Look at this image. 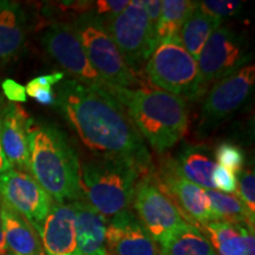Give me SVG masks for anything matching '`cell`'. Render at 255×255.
Instances as JSON below:
<instances>
[{"instance_id": "cell-4", "label": "cell", "mask_w": 255, "mask_h": 255, "mask_svg": "<svg viewBox=\"0 0 255 255\" xmlns=\"http://www.w3.org/2000/svg\"><path fill=\"white\" fill-rule=\"evenodd\" d=\"M141 176L122 158L97 156L81 167V196L105 219L129 208Z\"/></svg>"}, {"instance_id": "cell-20", "label": "cell", "mask_w": 255, "mask_h": 255, "mask_svg": "<svg viewBox=\"0 0 255 255\" xmlns=\"http://www.w3.org/2000/svg\"><path fill=\"white\" fill-rule=\"evenodd\" d=\"M178 173L191 183L203 189H215L213 171L216 167L212 149L203 144H183L174 159Z\"/></svg>"}, {"instance_id": "cell-32", "label": "cell", "mask_w": 255, "mask_h": 255, "mask_svg": "<svg viewBox=\"0 0 255 255\" xmlns=\"http://www.w3.org/2000/svg\"><path fill=\"white\" fill-rule=\"evenodd\" d=\"M64 79L63 72H53L50 75L39 76L33 78L27 83V88H38V89H52L55 84H58Z\"/></svg>"}, {"instance_id": "cell-5", "label": "cell", "mask_w": 255, "mask_h": 255, "mask_svg": "<svg viewBox=\"0 0 255 255\" xmlns=\"http://www.w3.org/2000/svg\"><path fill=\"white\" fill-rule=\"evenodd\" d=\"M144 70L149 82L158 90L181 100H197L205 92L197 60L184 49L178 36L158 41Z\"/></svg>"}, {"instance_id": "cell-10", "label": "cell", "mask_w": 255, "mask_h": 255, "mask_svg": "<svg viewBox=\"0 0 255 255\" xmlns=\"http://www.w3.org/2000/svg\"><path fill=\"white\" fill-rule=\"evenodd\" d=\"M132 203L137 219L152 240L158 244L174 229L188 223L151 171L138 180Z\"/></svg>"}, {"instance_id": "cell-7", "label": "cell", "mask_w": 255, "mask_h": 255, "mask_svg": "<svg viewBox=\"0 0 255 255\" xmlns=\"http://www.w3.org/2000/svg\"><path fill=\"white\" fill-rule=\"evenodd\" d=\"M104 25L127 65L135 73L142 71L158 44L143 0H130L122 13Z\"/></svg>"}, {"instance_id": "cell-18", "label": "cell", "mask_w": 255, "mask_h": 255, "mask_svg": "<svg viewBox=\"0 0 255 255\" xmlns=\"http://www.w3.org/2000/svg\"><path fill=\"white\" fill-rule=\"evenodd\" d=\"M202 227L218 255H255L254 227L223 221H210Z\"/></svg>"}, {"instance_id": "cell-33", "label": "cell", "mask_w": 255, "mask_h": 255, "mask_svg": "<svg viewBox=\"0 0 255 255\" xmlns=\"http://www.w3.org/2000/svg\"><path fill=\"white\" fill-rule=\"evenodd\" d=\"M143 6H144L146 15H148L151 26L156 31L158 19L161 17L162 1L161 0H143Z\"/></svg>"}, {"instance_id": "cell-30", "label": "cell", "mask_w": 255, "mask_h": 255, "mask_svg": "<svg viewBox=\"0 0 255 255\" xmlns=\"http://www.w3.org/2000/svg\"><path fill=\"white\" fill-rule=\"evenodd\" d=\"M212 180L214 188L219 189L221 193L232 194L235 193V190H237L238 181L235 175L226 168L221 167V165L216 164L214 171H213Z\"/></svg>"}, {"instance_id": "cell-12", "label": "cell", "mask_w": 255, "mask_h": 255, "mask_svg": "<svg viewBox=\"0 0 255 255\" xmlns=\"http://www.w3.org/2000/svg\"><path fill=\"white\" fill-rule=\"evenodd\" d=\"M0 200L23 215L37 233L52 207V199L30 174L11 167L0 173Z\"/></svg>"}, {"instance_id": "cell-13", "label": "cell", "mask_w": 255, "mask_h": 255, "mask_svg": "<svg viewBox=\"0 0 255 255\" xmlns=\"http://www.w3.org/2000/svg\"><path fill=\"white\" fill-rule=\"evenodd\" d=\"M159 186L167 195L174 201L181 213H186L187 218L201 225L213 221L206 189L189 182L178 173L174 158H163L155 174Z\"/></svg>"}, {"instance_id": "cell-26", "label": "cell", "mask_w": 255, "mask_h": 255, "mask_svg": "<svg viewBox=\"0 0 255 255\" xmlns=\"http://www.w3.org/2000/svg\"><path fill=\"white\" fill-rule=\"evenodd\" d=\"M214 157L219 165L226 168L233 174H240L244 168L245 154L240 146L233 143H221L215 150Z\"/></svg>"}, {"instance_id": "cell-35", "label": "cell", "mask_w": 255, "mask_h": 255, "mask_svg": "<svg viewBox=\"0 0 255 255\" xmlns=\"http://www.w3.org/2000/svg\"><path fill=\"white\" fill-rule=\"evenodd\" d=\"M8 167H9V165L7 163V161H6L4 152H2L1 144H0V173H1V171H4L5 169H7Z\"/></svg>"}, {"instance_id": "cell-19", "label": "cell", "mask_w": 255, "mask_h": 255, "mask_svg": "<svg viewBox=\"0 0 255 255\" xmlns=\"http://www.w3.org/2000/svg\"><path fill=\"white\" fill-rule=\"evenodd\" d=\"M0 228L15 255H45L37 232L23 215L0 200Z\"/></svg>"}, {"instance_id": "cell-1", "label": "cell", "mask_w": 255, "mask_h": 255, "mask_svg": "<svg viewBox=\"0 0 255 255\" xmlns=\"http://www.w3.org/2000/svg\"><path fill=\"white\" fill-rule=\"evenodd\" d=\"M55 95L57 108L88 149L126 159L141 175L150 173L151 156L145 141L111 96L75 79L63 81Z\"/></svg>"}, {"instance_id": "cell-22", "label": "cell", "mask_w": 255, "mask_h": 255, "mask_svg": "<svg viewBox=\"0 0 255 255\" xmlns=\"http://www.w3.org/2000/svg\"><path fill=\"white\" fill-rule=\"evenodd\" d=\"M159 246L161 255H210L215 252L205 233L190 223L169 233Z\"/></svg>"}, {"instance_id": "cell-23", "label": "cell", "mask_w": 255, "mask_h": 255, "mask_svg": "<svg viewBox=\"0 0 255 255\" xmlns=\"http://www.w3.org/2000/svg\"><path fill=\"white\" fill-rule=\"evenodd\" d=\"M221 24L220 19L209 17L195 8L183 23L178 38L189 55L197 60L207 40Z\"/></svg>"}, {"instance_id": "cell-17", "label": "cell", "mask_w": 255, "mask_h": 255, "mask_svg": "<svg viewBox=\"0 0 255 255\" xmlns=\"http://www.w3.org/2000/svg\"><path fill=\"white\" fill-rule=\"evenodd\" d=\"M71 205L76 215V253L108 255L105 246L108 220L84 200H76Z\"/></svg>"}, {"instance_id": "cell-2", "label": "cell", "mask_w": 255, "mask_h": 255, "mask_svg": "<svg viewBox=\"0 0 255 255\" xmlns=\"http://www.w3.org/2000/svg\"><path fill=\"white\" fill-rule=\"evenodd\" d=\"M126 110L143 139L163 154L186 135L189 115L186 102L158 89H129L108 83L101 90Z\"/></svg>"}, {"instance_id": "cell-37", "label": "cell", "mask_w": 255, "mask_h": 255, "mask_svg": "<svg viewBox=\"0 0 255 255\" xmlns=\"http://www.w3.org/2000/svg\"><path fill=\"white\" fill-rule=\"evenodd\" d=\"M210 255H218V254H216V253H215V252H214V253H212V254H210Z\"/></svg>"}, {"instance_id": "cell-25", "label": "cell", "mask_w": 255, "mask_h": 255, "mask_svg": "<svg viewBox=\"0 0 255 255\" xmlns=\"http://www.w3.org/2000/svg\"><path fill=\"white\" fill-rule=\"evenodd\" d=\"M196 8V1L190 0H163L161 17L156 26L157 41L177 37L189 14Z\"/></svg>"}, {"instance_id": "cell-36", "label": "cell", "mask_w": 255, "mask_h": 255, "mask_svg": "<svg viewBox=\"0 0 255 255\" xmlns=\"http://www.w3.org/2000/svg\"><path fill=\"white\" fill-rule=\"evenodd\" d=\"M63 255H78L77 253H71V254H63Z\"/></svg>"}, {"instance_id": "cell-3", "label": "cell", "mask_w": 255, "mask_h": 255, "mask_svg": "<svg viewBox=\"0 0 255 255\" xmlns=\"http://www.w3.org/2000/svg\"><path fill=\"white\" fill-rule=\"evenodd\" d=\"M28 171L57 203L81 199V164L75 149L58 128L28 126Z\"/></svg>"}, {"instance_id": "cell-14", "label": "cell", "mask_w": 255, "mask_h": 255, "mask_svg": "<svg viewBox=\"0 0 255 255\" xmlns=\"http://www.w3.org/2000/svg\"><path fill=\"white\" fill-rule=\"evenodd\" d=\"M105 246L108 255H161L156 242L128 209L108 222Z\"/></svg>"}, {"instance_id": "cell-24", "label": "cell", "mask_w": 255, "mask_h": 255, "mask_svg": "<svg viewBox=\"0 0 255 255\" xmlns=\"http://www.w3.org/2000/svg\"><path fill=\"white\" fill-rule=\"evenodd\" d=\"M206 196L213 221L244 223L254 227L255 216L248 212L237 196L223 194L216 189L206 190Z\"/></svg>"}, {"instance_id": "cell-28", "label": "cell", "mask_w": 255, "mask_h": 255, "mask_svg": "<svg viewBox=\"0 0 255 255\" xmlns=\"http://www.w3.org/2000/svg\"><path fill=\"white\" fill-rule=\"evenodd\" d=\"M237 184V197L244 203L248 212L255 216V175L251 169L242 170Z\"/></svg>"}, {"instance_id": "cell-38", "label": "cell", "mask_w": 255, "mask_h": 255, "mask_svg": "<svg viewBox=\"0 0 255 255\" xmlns=\"http://www.w3.org/2000/svg\"><path fill=\"white\" fill-rule=\"evenodd\" d=\"M7 255H15V254H13V253H9V254H7Z\"/></svg>"}, {"instance_id": "cell-9", "label": "cell", "mask_w": 255, "mask_h": 255, "mask_svg": "<svg viewBox=\"0 0 255 255\" xmlns=\"http://www.w3.org/2000/svg\"><path fill=\"white\" fill-rule=\"evenodd\" d=\"M251 58L246 36L221 25L213 32L197 58L203 91L215 82L248 65Z\"/></svg>"}, {"instance_id": "cell-16", "label": "cell", "mask_w": 255, "mask_h": 255, "mask_svg": "<svg viewBox=\"0 0 255 255\" xmlns=\"http://www.w3.org/2000/svg\"><path fill=\"white\" fill-rule=\"evenodd\" d=\"M38 234L45 255L76 253V215L72 205H52Z\"/></svg>"}, {"instance_id": "cell-27", "label": "cell", "mask_w": 255, "mask_h": 255, "mask_svg": "<svg viewBox=\"0 0 255 255\" xmlns=\"http://www.w3.org/2000/svg\"><path fill=\"white\" fill-rule=\"evenodd\" d=\"M242 7V2L237 0H205V1H196V8L200 12L209 17L220 19L233 17L239 13Z\"/></svg>"}, {"instance_id": "cell-21", "label": "cell", "mask_w": 255, "mask_h": 255, "mask_svg": "<svg viewBox=\"0 0 255 255\" xmlns=\"http://www.w3.org/2000/svg\"><path fill=\"white\" fill-rule=\"evenodd\" d=\"M25 38L26 20L21 6L14 1H0V63L17 55Z\"/></svg>"}, {"instance_id": "cell-6", "label": "cell", "mask_w": 255, "mask_h": 255, "mask_svg": "<svg viewBox=\"0 0 255 255\" xmlns=\"http://www.w3.org/2000/svg\"><path fill=\"white\" fill-rule=\"evenodd\" d=\"M71 25L91 66L104 82L129 89L144 85L124 62L104 23L94 12L78 14Z\"/></svg>"}, {"instance_id": "cell-15", "label": "cell", "mask_w": 255, "mask_h": 255, "mask_svg": "<svg viewBox=\"0 0 255 255\" xmlns=\"http://www.w3.org/2000/svg\"><path fill=\"white\" fill-rule=\"evenodd\" d=\"M31 119L20 105L6 104L0 110V144L11 168L28 173V126Z\"/></svg>"}, {"instance_id": "cell-29", "label": "cell", "mask_w": 255, "mask_h": 255, "mask_svg": "<svg viewBox=\"0 0 255 255\" xmlns=\"http://www.w3.org/2000/svg\"><path fill=\"white\" fill-rule=\"evenodd\" d=\"M129 2L130 0H98L94 1L91 11L105 23L122 13Z\"/></svg>"}, {"instance_id": "cell-34", "label": "cell", "mask_w": 255, "mask_h": 255, "mask_svg": "<svg viewBox=\"0 0 255 255\" xmlns=\"http://www.w3.org/2000/svg\"><path fill=\"white\" fill-rule=\"evenodd\" d=\"M7 245H6L5 238H4V233H2L1 228H0V255H7Z\"/></svg>"}, {"instance_id": "cell-31", "label": "cell", "mask_w": 255, "mask_h": 255, "mask_svg": "<svg viewBox=\"0 0 255 255\" xmlns=\"http://www.w3.org/2000/svg\"><path fill=\"white\" fill-rule=\"evenodd\" d=\"M1 89L5 97L11 102H26V91L21 84L13 79H5L1 83Z\"/></svg>"}, {"instance_id": "cell-11", "label": "cell", "mask_w": 255, "mask_h": 255, "mask_svg": "<svg viewBox=\"0 0 255 255\" xmlns=\"http://www.w3.org/2000/svg\"><path fill=\"white\" fill-rule=\"evenodd\" d=\"M40 41L49 55L73 76L72 79L94 90H104L108 83L91 66L71 24L51 23L43 31Z\"/></svg>"}, {"instance_id": "cell-8", "label": "cell", "mask_w": 255, "mask_h": 255, "mask_svg": "<svg viewBox=\"0 0 255 255\" xmlns=\"http://www.w3.org/2000/svg\"><path fill=\"white\" fill-rule=\"evenodd\" d=\"M254 83L255 68L253 64H248L227 77L215 82L201 108L197 124V133L200 137L208 136L220 124L240 110L250 100Z\"/></svg>"}]
</instances>
